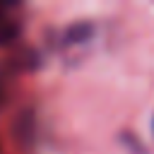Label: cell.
<instances>
[{"mask_svg":"<svg viewBox=\"0 0 154 154\" xmlns=\"http://www.w3.org/2000/svg\"><path fill=\"white\" fill-rule=\"evenodd\" d=\"M0 24H2V7H0Z\"/></svg>","mask_w":154,"mask_h":154,"instance_id":"cell-1","label":"cell"}]
</instances>
